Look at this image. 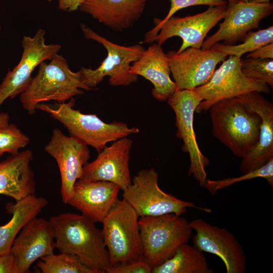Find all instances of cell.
I'll return each mask as SVG.
<instances>
[{
  "label": "cell",
  "mask_w": 273,
  "mask_h": 273,
  "mask_svg": "<svg viewBox=\"0 0 273 273\" xmlns=\"http://www.w3.org/2000/svg\"><path fill=\"white\" fill-rule=\"evenodd\" d=\"M49 61L39 64L37 74L20 95L23 108L30 114L35 112L39 103L51 100L64 103L83 94L82 89L90 90L83 83L80 70L72 71L63 56L57 54Z\"/></svg>",
  "instance_id": "cell-3"
},
{
  "label": "cell",
  "mask_w": 273,
  "mask_h": 273,
  "mask_svg": "<svg viewBox=\"0 0 273 273\" xmlns=\"http://www.w3.org/2000/svg\"><path fill=\"white\" fill-rule=\"evenodd\" d=\"M153 273H213L207 260L194 246L185 243L174 255L161 264L152 268Z\"/></svg>",
  "instance_id": "cell-25"
},
{
  "label": "cell",
  "mask_w": 273,
  "mask_h": 273,
  "mask_svg": "<svg viewBox=\"0 0 273 273\" xmlns=\"http://www.w3.org/2000/svg\"><path fill=\"white\" fill-rule=\"evenodd\" d=\"M238 97L261 119L258 142L254 148L242 158L240 169L245 173L262 166L273 158V105L258 92Z\"/></svg>",
  "instance_id": "cell-20"
},
{
  "label": "cell",
  "mask_w": 273,
  "mask_h": 273,
  "mask_svg": "<svg viewBox=\"0 0 273 273\" xmlns=\"http://www.w3.org/2000/svg\"><path fill=\"white\" fill-rule=\"evenodd\" d=\"M170 72L178 89L194 90L206 83L217 65L225 60L222 53L212 49L188 48L180 53L169 51Z\"/></svg>",
  "instance_id": "cell-12"
},
{
  "label": "cell",
  "mask_w": 273,
  "mask_h": 273,
  "mask_svg": "<svg viewBox=\"0 0 273 273\" xmlns=\"http://www.w3.org/2000/svg\"><path fill=\"white\" fill-rule=\"evenodd\" d=\"M56 248L77 257L97 273L107 272L111 265L102 231L83 214L63 213L52 216Z\"/></svg>",
  "instance_id": "cell-1"
},
{
  "label": "cell",
  "mask_w": 273,
  "mask_h": 273,
  "mask_svg": "<svg viewBox=\"0 0 273 273\" xmlns=\"http://www.w3.org/2000/svg\"><path fill=\"white\" fill-rule=\"evenodd\" d=\"M202 101L197 92L189 89H177L167 100L175 116L176 136L183 141L182 150L189 155L188 174L204 187L207 179L205 169L209 160L199 149L194 128V113Z\"/></svg>",
  "instance_id": "cell-10"
},
{
  "label": "cell",
  "mask_w": 273,
  "mask_h": 273,
  "mask_svg": "<svg viewBox=\"0 0 273 273\" xmlns=\"http://www.w3.org/2000/svg\"><path fill=\"white\" fill-rule=\"evenodd\" d=\"M54 234L49 221L34 218L20 231L11 248L18 273H28L31 264L38 258L54 254Z\"/></svg>",
  "instance_id": "cell-18"
},
{
  "label": "cell",
  "mask_w": 273,
  "mask_h": 273,
  "mask_svg": "<svg viewBox=\"0 0 273 273\" xmlns=\"http://www.w3.org/2000/svg\"><path fill=\"white\" fill-rule=\"evenodd\" d=\"M46 1H49V2H50V1H52V0H46Z\"/></svg>",
  "instance_id": "cell-39"
},
{
  "label": "cell",
  "mask_w": 273,
  "mask_h": 273,
  "mask_svg": "<svg viewBox=\"0 0 273 273\" xmlns=\"http://www.w3.org/2000/svg\"><path fill=\"white\" fill-rule=\"evenodd\" d=\"M120 190L117 185L110 181L80 178L75 183L67 204L94 222L102 223L118 199Z\"/></svg>",
  "instance_id": "cell-19"
},
{
  "label": "cell",
  "mask_w": 273,
  "mask_h": 273,
  "mask_svg": "<svg viewBox=\"0 0 273 273\" xmlns=\"http://www.w3.org/2000/svg\"><path fill=\"white\" fill-rule=\"evenodd\" d=\"M48 204L47 199L33 194L16 201L15 204H7V211L12 217L8 222L0 226V255L10 251L19 232Z\"/></svg>",
  "instance_id": "cell-24"
},
{
  "label": "cell",
  "mask_w": 273,
  "mask_h": 273,
  "mask_svg": "<svg viewBox=\"0 0 273 273\" xmlns=\"http://www.w3.org/2000/svg\"><path fill=\"white\" fill-rule=\"evenodd\" d=\"M139 217L124 199H118L102 222V234L111 266L143 257Z\"/></svg>",
  "instance_id": "cell-6"
},
{
  "label": "cell",
  "mask_w": 273,
  "mask_h": 273,
  "mask_svg": "<svg viewBox=\"0 0 273 273\" xmlns=\"http://www.w3.org/2000/svg\"><path fill=\"white\" fill-rule=\"evenodd\" d=\"M75 100L59 103L54 107L49 104H38L36 109L43 111L63 124L71 135L80 140L98 152L108 143L139 132L138 127H130L122 122L106 123L96 114H84L73 108Z\"/></svg>",
  "instance_id": "cell-4"
},
{
  "label": "cell",
  "mask_w": 273,
  "mask_h": 273,
  "mask_svg": "<svg viewBox=\"0 0 273 273\" xmlns=\"http://www.w3.org/2000/svg\"><path fill=\"white\" fill-rule=\"evenodd\" d=\"M10 116L7 113H0V129L7 127L9 124Z\"/></svg>",
  "instance_id": "cell-36"
},
{
  "label": "cell",
  "mask_w": 273,
  "mask_h": 273,
  "mask_svg": "<svg viewBox=\"0 0 273 273\" xmlns=\"http://www.w3.org/2000/svg\"><path fill=\"white\" fill-rule=\"evenodd\" d=\"M170 8L166 16L163 19H155V26L145 34L143 41L150 43L151 40L158 33L162 25L178 11L189 7L197 5H208L210 7L226 5L225 0H170Z\"/></svg>",
  "instance_id": "cell-30"
},
{
  "label": "cell",
  "mask_w": 273,
  "mask_h": 273,
  "mask_svg": "<svg viewBox=\"0 0 273 273\" xmlns=\"http://www.w3.org/2000/svg\"><path fill=\"white\" fill-rule=\"evenodd\" d=\"M1 273H18L15 258L10 251L0 255Z\"/></svg>",
  "instance_id": "cell-33"
},
{
  "label": "cell",
  "mask_w": 273,
  "mask_h": 273,
  "mask_svg": "<svg viewBox=\"0 0 273 273\" xmlns=\"http://www.w3.org/2000/svg\"><path fill=\"white\" fill-rule=\"evenodd\" d=\"M85 0H58L59 9L66 12H73L78 10Z\"/></svg>",
  "instance_id": "cell-35"
},
{
  "label": "cell",
  "mask_w": 273,
  "mask_h": 273,
  "mask_svg": "<svg viewBox=\"0 0 273 273\" xmlns=\"http://www.w3.org/2000/svg\"><path fill=\"white\" fill-rule=\"evenodd\" d=\"M240 1L247 4H254L270 2V0H240Z\"/></svg>",
  "instance_id": "cell-37"
},
{
  "label": "cell",
  "mask_w": 273,
  "mask_h": 273,
  "mask_svg": "<svg viewBox=\"0 0 273 273\" xmlns=\"http://www.w3.org/2000/svg\"><path fill=\"white\" fill-rule=\"evenodd\" d=\"M149 0H85L79 9L106 27L122 31L140 18Z\"/></svg>",
  "instance_id": "cell-22"
},
{
  "label": "cell",
  "mask_w": 273,
  "mask_h": 273,
  "mask_svg": "<svg viewBox=\"0 0 273 273\" xmlns=\"http://www.w3.org/2000/svg\"><path fill=\"white\" fill-rule=\"evenodd\" d=\"M30 139L16 125L11 123L0 129V157L5 152L15 155L28 145Z\"/></svg>",
  "instance_id": "cell-31"
},
{
  "label": "cell",
  "mask_w": 273,
  "mask_h": 273,
  "mask_svg": "<svg viewBox=\"0 0 273 273\" xmlns=\"http://www.w3.org/2000/svg\"><path fill=\"white\" fill-rule=\"evenodd\" d=\"M132 143L127 136L105 147L94 161L84 165L81 178L110 181L124 190L131 183L129 160Z\"/></svg>",
  "instance_id": "cell-17"
},
{
  "label": "cell",
  "mask_w": 273,
  "mask_h": 273,
  "mask_svg": "<svg viewBox=\"0 0 273 273\" xmlns=\"http://www.w3.org/2000/svg\"><path fill=\"white\" fill-rule=\"evenodd\" d=\"M32 153L26 150L0 162V194L16 201L35 194L34 173L31 168Z\"/></svg>",
  "instance_id": "cell-23"
},
{
  "label": "cell",
  "mask_w": 273,
  "mask_h": 273,
  "mask_svg": "<svg viewBox=\"0 0 273 273\" xmlns=\"http://www.w3.org/2000/svg\"><path fill=\"white\" fill-rule=\"evenodd\" d=\"M44 150L56 161L61 179V194L63 203L67 204L76 181L81 178L83 168L90 158L88 146L80 140L64 134L55 128Z\"/></svg>",
  "instance_id": "cell-13"
},
{
  "label": "cell",
  "mask_w": 273,
  "mask_h": 273,
  "mask_svg": "<svg viewBox=\"0 0 273 273\" xmlns=\"http://www.w3.org/2000/svg\"><path fill=\"white\" fill-rule=\"evenodd\" d=\"M246 58L255 59H273V43L263 46L255 51L249 53Z\"/></svg>",
  "instance_id": "cell-34"
},
{
  "label": "cell",
  "mask_w": 273,
  "mask_h": 273,
  "mask_svg": "<svg viewBox=\"0 0 273 273\" xmlns=\"http://www.w3.org/2000/svg\"><path fill=\"white\" fill-rule=\"evenodd\" d=\"M80 28L85 38L101 44L107 52L106 58L96 69L81 67V80L85 85L92 89L106 76H109V84L113 86H128L138 80V76L129 71L131 64L141 58L145 50L143 46L119 45L99 35L84 24H81Z\"/></svg>",
  "instance_id": "cell-7"
},
{
  "label": "cell",
  "mask_w": 273,
  "mask_h": 273,
  "mask_svg": "<svg viewBox=\"0 0 273 273\" xmlns=\"http://www.w3.org/2000/svg\"><path fill=\"white\" fill-rule=\"evenodd\" d=\"M1 26H0V29H1Z\"/></svg>",
  "instance_id": "cell-40"
},
{
  "label": "cell",
  "mask_w": 273,
  "mask_h": 273,
  "mask_svg": "<svg viewBox=\"0 0 273 273\" xmlns=\"http://www.w3.org/2000/svg\"><path fill=\"white\" fill-rule=\"evenodd\" d=\"M143 257L153 268L171 258L192 234L189 221L167 213L139 219Z\"/></svg>",
  "instance_id": "cell-5"
},
{
  "label": "cell",
  "mask_w": 273,
  "mask_h": 273,
  "mask_svg": "<svg viewBox=\"0 0 273 273\" xmlns=\"http://www.w3.org/2000/svg\"><path fill=\"white\" fill-rule=\"evenodd\" d=\"M45 34L43 29H39L32 37H23L21 59L8 71L0 84V107L7 99H12L23 93L31 80L35 68L42 62L50 60L61 50L59 44H47Z\"/></svg>",
  "instance_id": "cell-11"
},
{
  "label": "cell",
  "mask_w": 273,
  "mask_h": 273,
  "mask_svg": "<svg viewBox=\"0 0 273 273\" xmlns=\"http://www.w3.org/2000/svg\"><path fill=\"white\" fill-rule=\"evenodd\" d=\"M152 268L143 258L126 263L111 266L108 273H151Z\"/></svg>",
  "instance_id": "cell-32"
},
{
  "label": "cell",
  "mask_w": 273,
  "mask_h": 273,
  "mask_svg": "<svg viewBox=\"0 0 273 273\" xmlns=\"http://www.w3.org/2000/svg\"><path fill=\"white\" fill-rule=\"evenodd\" d=\"M213 135L242 158L256 145L261 119L239 97L221 100L209 109Z\"/></svg>",
  "instance_id": "cell-2"
},
{
  "label": "cell",
  "mask_w": 273,
  "mask_h": 273,
  "mask_svg": "<svg viewBox=\"0 0 273 273\" xmlns=\"http://www.w3.org/2000/svg\"><path fill=\"white\" fill-rule=\"evenodd\" d=\"M272 11L270 2L247 4L239 0L229 3L223 22L219 24L217 31L203 41L201 49H210L221 41L228 45L242 41L249 32L258 28L260 21Z\"/></svg>",
  "instance_id": "cell-15"
},
{
  "label": "cell",
  "mask_w": 273,
  "mask_h": 273,
  "mask_svg": "<svg viewBox=\"0 0 273 273\" xmlns=\"http://www.w3.org/2000/svg\"><path fill=\"white\" fill-rule=\"evenodd\" d=\"M226 5L210 7L201 13L184 17L172 16L161 27L158 33L150 41L163 44L173 36H179L183 40L180 53L189 47L201 49L208 32L214 27L225 14Z\"/></svg>",
  "instance_id": "cell-16"
},
{
  "label": "cell",
  "mask_w": 273,
  "mask_h": 273,
  "mask_svg": "<svg viewBox=\"0 0 273 273\" xmlns=\"http://www.w3.org/2000/svg\"><path fill=\"white\" fill-rule=\"evenodd\" d=\"M239 44L228 45L217 43L211 48L223 53L226 56H234L241 58L247 53H251L265 44L273 43V26L259 29L257 31H250Z\"/></svg>",
  "instance_id": "cell-26"
},
{
  "label": "cell",
  "mask_w": 273,
  "mask_h": 273,
  "mask_svg": "<svg viewBox=\"0 0 273 273\" xmlns=\"http://www.w3.org/2000/svg\"><path fill=\"white\" fill-rule=\"evenodd\" d=\"M264 178L269 185L273 186V158L262 166L244 173L238 177L225 178L218 180L207 179L204 187L214 195L219 190L227 188L239 181L256 178Z\"/></svg>",
  "instance_id": "cell-28"
},
{
  "label": "cell",
  "mask_w": 273,
  "mask_h": 273,
  "mask_svg": "<svg viewBox=\"0 0 273 273\" xmlns=\"http://www.w3.org/2000/svg\"><path fill=\"white\" fill-rule=\"evenodd\" d=\"M241 60L240 58L229 56L206 83L194 89L203 100L196 110L197 113L208 110L214 103L222 99L238 97L252 92H270L268 85L244 75Z\"/></svg>",
  "instance_id": "cell-9"
},
{
  "label": "cell",
  "mask_w": 273,
  "mask_h": 273,
  "mask_svg": "<svg viewBox=\"0 0 273 273\" xmlns=\"http://www.w3.org/2000/svg\"><path fill=\"white\" fill-rule=\"evenodd\" d=\"M123 199L140 217L158 216L167 213L181 215L188 208L210 212L211 210L196 206L162 191L158 185V174L153 168L144 169L135 175L123 191Z\"/></svg>",
  "instance_id": "cell-8"
},
{
  "label": "cell",
  "mask_w": 273,
  "mask_h": 273,
  "mask_svg": "<svg viewBox=\"0 0 273 273\" xmlns=\"http://www.w3.org/2000/svg\"><path fill=\"white\" fill-rule=\"evenodd\" d=\"M37 263L42 273H97L75 255L60 252L42 257Z\"/></svg>",
  "instance_id": "cell-27"
},
{
  "label": "cell",
  "mask_w": 273,
  "mask_h": 273,
  "mask_svg": "<svg viewBox=\"0 0 273 273\" xmlns=\"http://www.w3.org/2000/svg\"><path fill=\"white\" fill-rule=\"evenodd\" d=\"M130 73L140 75L153 85L152 96L159 101H165L178 89L170 78L168 57L161 46L155 43L145 49L142 56L131 65Z\"/></svg>",
  "instance_id": "cell-21"
},
{
  "label": "cell",
  "mask_w": 273,
  "mask_h": 273,
  "mask_svg": "<svg viewBox=\"0 0 273 273\" xmlns=\"http://www.w3.org/2000/svg\"><path fill=\"white\" fill-rule=\"evenodd\" d=\"M196 232L193 246L202 252L218 256L227 273H244L246 268L245 253L235 236L225 228L212 225L201 218L189 222Z\"/></svg>",
  "instance_id": "cell-14"
},
{
  "label": "cell",
  "mask_w": 273,
  "mask_h": 273,
  "mask_svg": "<svg viewBox=\"0 0 273 273\" xmlns=\"http://www.w3.org/2000/svg\"><path fill=\"white\" fill-rule=\"evenodd\" d=\"M241 69L246 77L264 83L272 88L273 59H241Z\"/></svg>",
  "instance_id": "cell-29"
},
{
  "label": "cell",
  "mask_w": 273,
  "mask_h": 273,
  "mask_svg": "<svg viewBox=\"0 0 273 273\" xmlns=\"http://www.w3.org/2000/svg\"><path fill=\"white\" fill-rule=\"evenodd\" d=\"M229 3H234L238 1L239 0H225Z\"/></svg>",
  "instance_id": "cell-38"
}]
</instances>
